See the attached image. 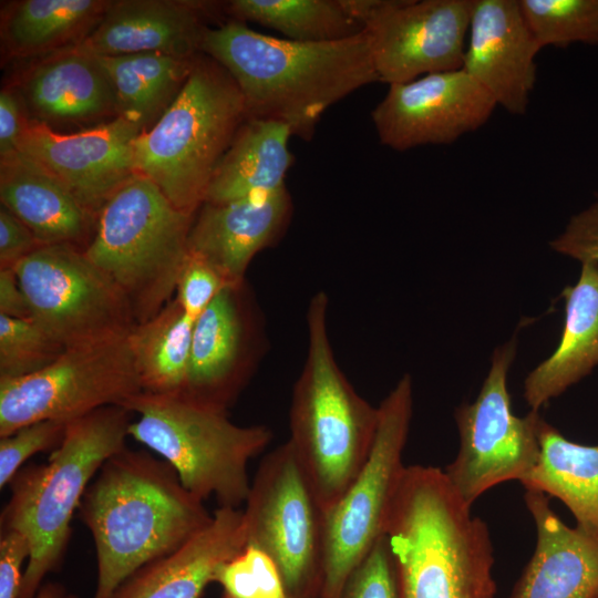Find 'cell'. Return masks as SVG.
<instances>
[{"label":"cell","mask_w":598,"mask_h":598,"mask_svg":"<svg viewBox=\"0 0 598 598\" xmlns=\"http://www.w3.org/2000/svg\"><path fill=\"white\" fill-rule=\"evenodd\" d=\"M137 414L128 436L157 453L177 473L183 486L218 507L239 508L248 497L249 461L269 444L265 425L241 426L227 411L184 394L141 392L123 404Z\"/></svg>","instance_id":"cell-8"},{"label":"cell","mask_w":598,"mask_h":598,"mask_svg":"<svg viewBox=\"0 0 598 598\" xmlns=\"http://www.w3.org/2000/svg\"><path fill=\"white\" fill-rule=\"evenodd\" d=\"M246 544L244 511L218 507L209 525L172 554L136 570L112 598H200L217 568Z\"/></svg>","instance_id":"cell-22"},{"label":"cell","mask_w":598,"mask_h":598,"mask_svg":"<svg viewBox=\"0 0 598 598\" xmlns=\"http://www.w3.org/2000/svg\"><path fill=\"white\" fill-rule=\"evenodd\" d=\"M515 353V339L495 349L477 398L455 411L460 448L444 473L471 506L489 488L520 481L539 455L542 416L532 410L517 416L512 409L507 375Z\"/></svg>","instance_id":"cell-13"},{"label":"cell","mask_w":598,"mask_h":598,"mask_svg":"<svg viewBox=\"0 0 598 598\" xmlns=\"http://www.w3.org/2000/svg\"><path fill=\"white\" fill-rule=\"evenodd\" d=\"M13 270L31 318L65 349L125 337L136 324L125 296L80 247L41 246Z\"/></svg>","instance_id":"cell-11"},{"label":"cell","mask_w":598,"mask_h":598,"mask_svg":"<svg viewBox=\"0 0 598 598\" xmlns=\"http://www.w3.org/2000/svg\"><path fill=\"white\" fill-rule=\"evenodd\" d=\"M27 123L22 116L20 101L13 90H1L0 158H6L19 151L20 140Z\"/></svg>","instance_id":"cell-41"},{"label":"cell","mask_w":598,"mask_h":598,"mask_svg":"<svg viewBox=\"0 0 598 598\" xmlns=\"http://www.w3.org/2000/svg\"><path fill=\"white\" fill-rule=\"evenodd\" d=\"M63 598H78V597L74 596V595H66V594H65Z\"/></svg>","instance_id":"cell-44"},{"label":"cell","mask_w":598,"mask_h":598,"mask_svg":"<svg viewBox=\"0 0 598 598\" xmlns=\"http://www.w3.org/2000/svg\"><path fill=\"white\" fill-rule=\"evenodd\" d=\"M194 218L140 173L123 183L99 213L84 252L125 296L136 324L174 298Z\"/></svg>","instance_id":"cell-7"},{"label":"cell","mask_w":598,"mask_h":598,"mask_svg":"<svg viewBox=\"0 0 598 598\" xmlns=\"http://www.w3.org/2000/svg\"><path fill=\"white\" fill-rule=\"evenodd\" d=\"M524 499L537 538L511 598H598V533L564 524L542 492Z\"/></svg>","instance_id":"cell-21"},{"label":"cell","mask_w":598,"mask_h":598,"mask_svg":"<svg viewBox=\"0 0 598 598\" xmlns=\"http://www.w3.org/2000/svg\"><path fill=\"white\" fill-rule=\"evenodd\" d=\"M143 391L128 334L69 348L33 374L0 380V437L39 421L70 422Z\"/></svg>","instance_id":"cell-12"},{"label":"cell","mask_w":598,"mask_h":598,"mask_svg":"<svg viewBox=\"0 0 598 598\" xmlns=\"http://www.w3.org/2000/svg\"><path fill=\"white\" fill-rule=\"evenodd\" d=\"M328 307L323 291L309 301L307 355L289 410V442L324 512L365 464L379 419L378 408L358 394L336 360Z\"/></svg>","instance_id":"cell-4"},{"label":"cell","mask_w":598,"mask_h":598,"mask_svg":"<svg viewBox=\"0 0 598 598\" xmlns=\"http://www.w3.org/2000/svg\"><path fill=\"white\" fill-rule=\"evenodd\" d=\"M362 24L380 82L463 66L473 0H341Z\"/></svg>","instance_id":"cell-14"},{"label":"cell","mask_w":598,"mask_h":598,"mask_svg":"<svg viewBox=\"0 0 598 598\" xmlns=\"http://www.w3.org/2000/svg\"><path fill=\"white\" fill-rule=\"evenodd\" d=\"M111 1L23 0L11 9L2 23L6 49L27 56L79 42L100 20Z\"/></svg>","instance_id":"cell-30"},{"label":"cell","mask_w":598,"mask_h":598,"mask_svg":"<svg viewBox=\"0 0 598 598\" xmlns=\"http://www.w3.org/2000/svg\"><path fill=\"white\" fill-rule=\"evenodd\" d=\"M132 414L109 405L68 422L48 463L24 466L10 482L1 528L20 532L30 544L20 598H34L47 574L60 565L73 514L104 462L126 446Z\"/></svg>","instance_id":"cell-5"},{"label":"cell","mask_w":598,"mask_h":598,"mask_svg":"<svg viewBox=\"0 0 598 598\" xmlns=\"http://www.w3.org/2000/svg\"><path fill=\"white\" fill-rule=\"evenodd\" d=\"M518 3L542 49L577 42L598 44V0H518Z\"/></svg>","instance_id":"cell-32"},{"label":"cell","mask_w":598,"mask_h":598,"mask_svg":"<svg viewBox=\"0 0 598 598\" xmlns=\"http://www.w3.org/2000/svg\"><path fill=\"white\" fill-rule=\"evenodd\" d=\"M413 409L412 379L404 374L378 406L373 445L362 470L324 512V563L320 598H340L347 579L385 526L405 466Z\"/></svg>","instance_id":"cell-9"},{"label":"cell","mask_w":598,"mask_h":598,"mask_svg":"<svg viewBox=\"0 0 598 598\" xmlns=\"http://www.w3.org/2000/svg\"><path fill=\"white\" fill-rule=\"evenodd\" d=\"M29 557L28 538L16 529L1 528L0 598H20L24 574L22 565Z\"/></svg>","instance_id":"cell-39"},{"label":"cell","mask_w":598,"mask_h":598,"mask_svg":"<svg viewBox=\"0 0 598 598\" xmlns=\"http://www.w3.org/2000/svg\"><path fill=\"white\" fill-rule=\"evenodd\" d=\"M385 536L398 598H495L488 527L472 514L444 471L405 466Z\"/></svg>","instance_id":"cell-3"},{"label":"cell","mask_w":598,"mask_h":598,"mask_svg":"<svg viewBox=\"0 0 598 598\" xmlns=\"http://www.w3.org/2000/svg\"><path fill=\"white\" fill-rule=\"evenodd\" d=\"M0 199L42 246L85 249L92 238L96 219L53 174L20 151L0 161Z\"/></svg>","instance_id":"cell-23"},{"label":"cell","mask_w":598,"mask_h":598,"mask_svg":"<svg viewBox=\"0 0 598 598\" xmlns=\"http://www.w3.org/2000/svg\"><path fill=\"white\" fill-rule=\"evenodd\" d=\"M194 323L173 298L131 330L128 341L143 392L185 393Z\"/></svg>","instance_id":"cell-29"},{"label":"cell","mask_w":598,"mask_h":598,"mask_svg":"<svg viewBox=\"0 0 598 598\" xmlns=\"http://www.w3.org/2000/svg\"><path fill=\"white\" fill-rule=\"evenodd\" d=\"M290 136L281 122L247 117L218 163L204 203H226L285 187L293 163Z\"/></svg>","instance_id":"cell-25"},{"label":"cell","mask_w":598,"mask_h":598,"mask_svg":"<svg viewBox=\"0 0 598 598\" xmlns=\"http://www.w3.org/2000/svg\"><path fill=\"white\" fill-rule=\"evenodd\" d=\"M64 350L33 318L0 315V380L19 379L41 371Z\"/></svg>","instance_id":"cell-33"},{"label":"cell","mask_w":598,"mask_h":598,"mask_svg":"<svg viewBox=\"0 0 598 598\" xmlns=\"http://www.w3.org/2000/svg\"><path fill=\"white\" fill-rule=\"evenodd\" d=\"M236 21H251L298 42H330L355 37L363 27L341 0H233Z\"/></svg>","instance_id":"cell-31"},{"label":"cell","mask_w":598,"mask_h":598,"mask_svg":"<svg viewBox=\"0 0 598 598\" xmlns=\"http://www.w3.org/2000/svg\"><path fill=\"white\" fill-rule=\"evenodd\" d=\"M228 283L205 259L188 251L182 267L174 298L193 320L206 310Z\"/></svg>","instance_id":"cell-37"},{"label":"cell","mask_w":598,"mask_h":598,"mask_svg":"<svg viewBox=\"0 0 598 598\" xmlns=\"http://www.w3.org/2000/svg\"><path fill=\"white\" fill-rule=\"evenodd\" d=\"M143 132L122 116L75 133L28 122L19 151L53 174L96 219L107 199L135 172L134 141Z\"/></svg>","instance_id":"cell-17"},{"label":"cell","mask_w":598,"mask_h":598,"mask_svg":"<svg viewBox=\"0 0 598 598\" xmlns=\"http://www.w3.org/2000/svg\"><path fill=\"white\" fill-rule=\"evenodd\" d=\"M205 4L182 0L111 1L96 24L66 48L90 55L163 53L196 59L202 51Z\"/></svg>","instance_id":"cell-20"},{"label":"cell","mask_w":598,"mask_h":598,"mask_svg":"<svg viewBox=\"0 0 598 598\" xmlns=\"http://www.w3.org/2000/svg\"><path fill=\"white\" fill-rule=\"evenodd\" d=\"M245 503L246 545L274 559L287 597L320 598L324 511L289 440L264 457Z\"/></svg>","instance_id":"cell-10"},{"label":"cell","mask_w":598,"mask_h":598,"mask_svg":"<svg viewBox=\"0 0 598 598\" xmlns=\"http://www.w3.org/2000/svg\"><path fill=\"white\" fill-rule=\"evenodd\" d=\"M540 50L518 0H473L462 68L496 105L525 113Z\"/></svg>","instance_id":"cell-18"},{"label":"cell","mask_w":598,"mask_h":598,"mask_svg":"<svg viewBox=\"0 0 598 598\" xmlns=\"http://www.w3.org/2000/svg\"><path fill=\"white\" fill-rule=\"evenodd\" d=\"M539 455L519 482L560 499L577 526L598 533V445L569 441L543 419L538 427Z\"/></svg>","instance_id":"cell-27"},{"label":"cell","mask_w":598,"mask_h":598,"mask_svg":"<svg viewBox=\"0 0 598 598\" xmlns=\"http://www.w3.org/2000/svg\"><path fill=\"white\" fill-rule=\"evenodd\" d=\"M0 315L11 318L31 317L13 268H0Z\"/></svg>","instance_id":"cell-42"},{"label":"cell","mask_w":598,"mask_h":598,"mask_svg":"<svg viewBox=\"0 0 598 598\" xmlns=\"http://www.w3.org/2000/svg\"><path fill=\"white\" fill-rule=\"evenodd\" d=\"M114 94L117 116L150 128L179 93L196 59L163 53L93 55Z\"/></svg>","instance_id":"cell-28"},{"label":"cell","mask_w":598,"mask_h":598,"mask_svg":"<svg viewBox=\"0 0 598 598\" xmlns=\"http://www.w3.org/2000/svg\"><path fill=\"white\" fill-rule=\"evenodd\" d=\"M558 254L578 260L598 262V197L573 216L565 229L550 241Z\"/></svg>","instance_id":"cell-38"},{"label":"cell","mask_w":598,"mask_h":598,"mask_svg":"<svg viewBox=\"0 0 598 598\" xmlns=\"http://www.w3.org/2000/svg\"><path fill=\"white\" fill-rule=\"evenodd\" d=\"M340 598H398L395 565L385 535L350 574Z\"/></svg>","instance_id":"cell-36"},{"label":"cell","mask_w":598,"mask_h":598,"mask_svg":"<svg viewBox=\"0 0 598 598\" xmlns=\"http://www.w3.org/2000/svg\"><path fill=\"white\" fill-rule=\"evenodd\" d=\"M214 582L223 598H288L283 579L274 559L262 549L246 545L216 570Z\"/></svg>","instance_id":"cell-34"},{"label":"cell","mask_w":598,"mask_h":598,"mask_svg":"<svg viewBox=\"0 0 598 598\" xmlns=\"http://www.w3.org/2000/svg\"><path fill=\"white\" fill-rule=\"evenodd\" d=\"M25 95L31 109L50 121H87L117 116L112 87L93 55L64 49L29 74Z\"/></svg>","instance_id":"cell-26"},{"label":"cell","mask_w":598,"mask_h":598,"mask_svg":"<svg viewBox=\"0 0 598 598\" xmlns=\"http://www.w3.org/2000/svg\"><path fill=\"white\" fill-rule=\"evenodd\" d=\"M292 200L287 187L226 203H203L188 236V251L209 262L228 285L241 283L252 258L287 228Z\"/></svg>","instance_id":"cell-19"},{"label":"cell","mask_w":598,"mask_h":598,"mask_svg":"<svg viewBox=\"0 0 598 598\" xmlns=\"http://www.w3.org/2000/svg\"><path fill=\"white\" fill-rule=\"evenodd\" d=\"M244 96L212 58H198L161 117L134 141V168L178 209L196 214L239 126Z\"/></svg>","instance_id":"cell-6"},{"label":"cell","mask_w":598,"mask_h":598,"mask_svg":"<svg viewBox=\"0 0 598 598\" xmlns=\"http://www.w3.org/2000/svg\"><path fill=\"white\" fill-rule=\"evenodd\" d=\"M163 458L126 446L110 456L89 484L79 516L96 550L93 598H112L143 566L182 547L213 520Z\"/></svg>","instance_id":"cell-2"},{"label":"cell","mask_w":598,"mask_h":598,"mask_svg":"<svg viewBox=\"0 0 598 598\" xmlns=\"http://www.w3.org/2000/svg\"><path fill=\"white\" fill-rule=\"evenodd\" d=\"M262 333L247 282L226 286L194 323L184 395L227 411L256 368Z\"/></svg>","instance_id":"cell-16"},{"label":"cell","mask_w":598,"mask_h":598,"mask_svg":"<svg viewBox=\"0 0 598 598\" xmlns=\"http://www.w3.org/2000/svg\"><path fill=\"white\" fill-rule=\"evenodd\" d=\"M68 422L39 421L0 437V487L3 488L32 455L55 450L63 441Z\"/></svg>","instance_id":"cell-35"},{"label":"cell","mask_w":598,"mask_h":598,"mask_svg":"<svg viewBox=\"0 0 598 598\" xmlns=\"http://www.w3.org/2000/svg\"><path fill=\"white\" fill-rule=\"evenodd\" d=\"M496 106L461 68L389 85L371 117L383 145L406 151L453 143L484 125Z\"/></svg>","instance_id":"cell-15"},{"label":"cell","mask_w":598,"mask_h":598,"mask_svg":"<svg viewBox=\"0 0 598 598\" xmlns=\"http://www.w3.org/2000/svg\"><path fill=\"white\" fill-rule=\"evenodd\" d=\"M202 52L231 75L247 117L281 122L305 141L313 137L331 105L380 82L364 31L339 41L298 42L259 33L234 20L207 28Z\"/></svg>","instance_id":"cell-1"},{"label":"cell","mask_w":598,"mask_h":598,"mask_svg":"<svg viewBox=\"0 0 598 598\" xmlns=\"http://www.w3.org/2000/svg\"><path fill=\"white\" fill-rule=\"evenodd\" d=\"M42 245L9 209L0 208V268H13Z\"/></svg>","instance_id":"cell-40"},{"label":"cell","mask_w":598,"mask_h":598,"mask_svg":"<svg viewBox=\"0 0 598 598\" xmlns=\"http://www.w3.org/2000/svg\"><path fill=\"white\" fill-rule=\"evenodd\" d=\"M64 588L56 582H47L41 586L34 598H63Z\"/></svg>","instance_id":"cell-43"},{"label":"cell","mask_w":598,"mask_h":598,"mask_svg":"<svg viewBox=\"0 0 598 598\" xmlns=\"http://www.w3.org/2000/svg\"><path fill=\"white\" fill-rule=\"evenodd\" d=\"M580 265L577 282L561 292L565 320L559 343L524 381L532 411H539L598 367V262Z\"/></svg>","instance_id":"cell-24"}]
</instances>
